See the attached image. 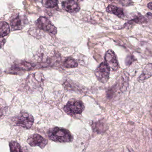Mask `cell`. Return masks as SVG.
Masks as SVG:
<instances>
[{
    "instance_id": "6da1fadb",
    "label": "cell",
    "mask_w": 152,
    "mask_h": 152,
    "mask_svg": "<svg viewBox=\"0 0 152 152\" xmlns=\"http://www.w3.org/2000/svg\"><path fill=\"white\" fill-rule=\"evenodd\" d=\"M48 134L50 139L56 142H72L73 139L71 132L64 128H52L49 130Z\"/></svg>"
},
{
    "instance_id": "7a4b0ae2",
    "label": "cell",
    "mask_w": 152,
    "mask_h": 152,
    "mask_svg": "<svg viewBox=\"0 0 152 152\" xmlns=\"http://www.w3.org/2000/svg\"><path fill=\"white\" fill-rule=\"evenodd\" d=\"M84 104L80 100L72 99L64 107V111L71 116L80 114L84 110Z\"/></svg>"
},
{
    "instance_id": "3957f363",
    "label": "cell",
    "mask_w": 152,
    "mask_h": 152,
    "mask_svg": "<svg viewBox=\"0 0 152 152\" xmlns=\"http://www.w3.org/2000/svg\"><path fill=\"white\" fill-rule=\"evenodd\" d=\"M34 122L33 116L27 113H21L15 119V123L17 126L26 129L32 127Z\"/></svg>"
},
{
    "instance_id": "277c9868",
    "label": "cell",
    "mask_w": 152,
    "mask_h": 152,
    "mask_svg": "<svg viewBox=\"0 0 152 152\" xmlns=\"http://www.w3.org/2000/svg\"><path fill=\"white\" fill-rule=\"evenodd\" d=\"M110 68L106 62H102L95 72V75L100 82L106 83L109 80Z\"/></svg>"
},
{
    "instance_id": "5b68a950",
    "label": "cell",
    "mask_w": 152,
    "mask_h": 152,
    "mask_svg": "<svg viewBox=\"0 0 152 152\" xmlns=\"http://www.w3.org/2000/svg\"><path fill=\"white\" fill-rule=\"evenodd\" d=\"M36 23L40 29L52 34H56L57 33L56 28L46 18L41 17L36 21Z\"/></svg>"
},
{
    "instance_id": "8992f818",
    "label": "cell",
    "mask_w": 152,
    "mask_h": 152,
    "mask_svg": "<svg viewBox=\"0 0 152 152\" xmlns=\"http://www.w3.org/2000/svg\"><path fill=\"white\" fill-rule=\"evenodd\" d=\"M105 60L110 68L113 71H117L120 68L117 56L112 50L110 49L106 52L105 56Z\"/></svg>"
},
{
    "instance_id": "52a82bcc",
    "label": "cell",
    "mask_w": 152,
    "mask_h": 152,
    "mask_svg": "<svg viewBox=\"0 0 152 152\" xmlns=\"http://www.w3.org/2000/svg\"><path fill=\"white\" fill-rule=\"evenodd\" d=\"M27 141L31 146H39L41 148L45 147L48 143L47 140L38 134H34L30 136Z\"/></svg>"
},
{
    "instance_id": "ba28073f",
    "label": "cell",
    "mask_w": 152,
    "mask_h": 152,
    "mask_svg": "<svg viewBox=\"0 0 152 152\" xmlns=\"http://www.w3.org/2000/svg\"><path fill=\"white\" fill-rule=\"evenodd\" d=\"M63 8L70 13H77L80 10V7L78 3L75 1H66L62 2Z\"/></svg>"
},
{
    "instance_id": "9c48e42d",
    "label": "cell",
    "mask_w": 152,
    "mask_h": 152,
    "mask_svg": "<svg viewBox=\"0 0 152 152\" xmlns=\"http://www.w3.org/2000/svg\"><path fill=\"white\" fill-rule=\"evenodd\" d=\"M152 76V64L147 65L144 70L142 71V74L139 77V81L142 82L149 79Z\"/></svg>"
},
{
    "instance_id": "30bf717a",
    "label": "cell",
    "mask_w": 152,
    "mask_h": 152,
    "mask_svg": "<svg viewBox=\"0 0 152 152\" xmlns=\"http://www.w3.org/2000/svg\"><path fill=\"white\" fill-rule=\"evenodd\" d=\"M107 124L103 121H99L94 123L92 124L93 131L99 134L104 132L107 129Z\"/></svg>"
},
{
    "instance_id": "8fae6325",
    "label": "cell",
    "mask_w": 152,
    "mask_h": 152,
    "mask_svg": "<svg viewBox=\"0 0 152 152\" xmlns=\"http://www.w3.org/2000/svg\"><path fill=\"white\" fill-rule=\"evenodd\" d=\"M106 11L110 14H114L119 18L123 17L124 16V13L122 9L114 5H109L107 7Z\"/></svg>"
},
{
    "instance_id": "7c38bea8",
    "label": "cell",
    "mask_w": 152,
    "mask_h": 152,
    "mask_svg": "<svg viewBox=\"0 0 152 152\" xmlns=\"http://www.w3.org/2000/svg\"><path fill=\"white\" fill-rule=\"evenodd\" d=\"M11 29L13 31L20 30L23 27V23L22 19L19 16L16 17L12 19L10 22Z\"/></svg>"
},
{
    "instance_id": "4fadbf2b",
    "label": "cell",
    "mask_w": 152,
    "mask_h": 152,
    "mask_svg": "<svg viewBox=\"0 0 152 152\" xmlns=\"http://www.w3.org/2000/svg\"><path fill=\"white\" fill-rule=\"evenodd\" d=\"M1 30L0 35L1 37H4L8 35L10 32V27L7 23L5 22H1Z\"/></svg>"
},
{
    "instance_id": "5bb4252c",
    "label": "cell",
    "mask_w": 152,
    "mask_h": 152,
    "mask_svg": "<svg viewBox=\"0 0 152 152\" xmlns=\"http://www.w3.org/2000/svg\"><path fill=\"white\" fill-rule=\"evenodd\" d=\"M78 66L77 61L71 58H67L64 63V66L66 68H75Z\"/></svg>"
},
{
    "instance_id": "9a60e30c",
    "label": "cell",
    "mask_w": 152,
    "mask_h": 152,
    "mask_svg": "<svg viewBox=\"0 0 152 152\" xmlns=\"http://www.w3.org/2000/svg\"><path fill=\"white\" fill-rule=\"evenodd\" d=\"M10 152H23L20 145L16 141H12L10 142Z\"/></svg>"
},
{
    "instance_id": "2e32d148",
    "label": "cell",
    "mask_w": 152,
    "mask_h": 152,
    "mask_svg": "<svg viewBox=\"0 0 152 152\" xmlns=\"http://www.w3.org/2000/svg\"><path fill=\"white\" fill-rule=\"evenodd\" d=\"M132 21L137 24L145 23L148 22L147 19L139 13L134 16Z\"/></svg>"
},
{
    "instance_id": "e0dca14e",
    "label": "cell",
    "mask_w": 152,
    "mask_h": 152,
    "mask_svg": "<svg viewBox=\"0 0 152 152\" xmlns=\"http://www.w3.org/2000/svg\"><path fill=\"white\" fill-rule=\"evenodd\" d=\"M58 1H48V0H44L42 1V4L43 7H45L47 8H52L57 6Z\"/></svg>"
},
{
    "instance_id": "ac0fdd59",
    "label": "cell",
    "mask_w": 152,
    "mask_h": 152,
    "mask_svg": "<svg viewBox=\"0 0 152 152\" xmlns=\"http://www.w3.org/2000/svg\"><path fill=\"white\" fill-rule=\"evenodd\" d=\"M0 42H1V48H2L3 45L5 44V42H6V39H4L3 37H1Z\"/></svg>"
},
{
    "instance_id": "d6986e66",
    "label": "cell",
    "mask_w": 152,
    "mask_h": 152,
    "mask_svg": "<svg viewBox=\"0 0 152 152\" xmlns=\"http://www.w3.org/2000/svg\"><path fill=\"white\" fill-rule=\"evenodd\" d=\"M146 17L148 18H149V19H152V13H147L146 14Z\"/></svg>"
},
{
    "instance_id": "ffe728a7",
    "label": "cell",
    "mask_w": 152,
    "mask_h": 152,
    "mask_svg": "<svg viewBox=\"0 0 152 152\" xmlns=\"http://www.w3.org/2000/svg\"><path fill=\"white\" fill-rule=\"evenodd\" d=\"M147 7L150 10H152V2H150L147 4Z\"/></svg>"
}]
</instances>
